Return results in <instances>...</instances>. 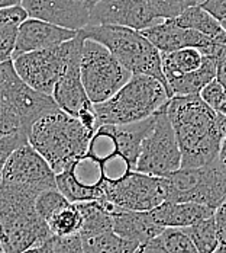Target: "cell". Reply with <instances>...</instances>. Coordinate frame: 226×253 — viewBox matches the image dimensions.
Listing matches in <instances>:
<instances>
[{"instance_id": "obj_1", "label": "cell", "mask_w": 226, "mask_h": 253, "mask_svg": "<svg viewBox=\"0 0 226 253\" xmlns=\"http://www.w3.org/2000/svg\"><path fill=\"white\" fill-rule=\"evenodd\" d=\"M181 152V169L206 166L219 157L226 118L200 95L173 96L165 105Z\"/></svg>"}, {"instance_id": "obj_2", "label": "cell", "mask_w": 226, "mask_h": 253, "mask_svg": "<svg viewBox=\"0 0 226 253\" xmlns=\"http://www.w3.org/2000/svg\"><path fill=\"white\" fill-rule=\"evenodd\" d=\"M96 132L61 109L38 120L28 134V143L39 153L55 175L70 170L83 159Z\"/></svg>"}, {"instance_id": "obj_3", "label": "cell", "mask_w": 226, "mask_h": 253, "mask_svg": "<svg viewBox=\"0 0 226 253\" xmlns=\"http://www.w3.org/2000/svg\"><path fill=\"white\" fill-rule=\"evenodd\" d=\"M35 197L0 185V242L6 253L39 248L51 231L35 210Z\"/></svg>"}, {"instance_id": "obj_4", "label": "cell", "mask_w": 226, "mask_h": 253, "mask_svg": "<svg viewBox=\"0 0 226 253\" xmlns=\"http://www.w3.org/2000/svg\"><path fill=\"white\" fill-rule=\"evenodd\" d=\"M167 87L150 76H132L109 101L95 105L99 128L128 126L154 117L170 101Z\"/></svg>"}, {"instance_id": "obj_5", "label": "cell", "mask_w": 226, "mask_h": 253, "mask_svg": "<svg viewBox=\"0 0 226 253\" xmlns=\"http://www.w3.org/2000/svg\"><path fill=\"white\" fill-rule=\"evenodd\" d=\"M81 34L104 45L132 76L154 77L167 87L161 52L139 31L124 26L89 25Z\"/></svg>"}, {"instance_id": "obj_6", "label": "cell", "mask_w": 226, "mask_h": 253, "mask_svg": "<svg viewBox=\"0 0 226 253\" xmlns=\"http://www.w3.org/2000/svg\"><path fill=\"white\" fill-rule=\"evenodd\" d=\"M162 182L168 203H194L213 210L226 203V168L219 157L201 168L178 169Z\"/></svg>"}, {"instance_id": "obj_7", "label": "cell", "mask_w": 226, "mask_h": 253, "mask_svg": "<svg viewBox=\"0 0 226 253\" xmlns=\"http://www.w3.org/2000/svg\"><path fill=\"white\" fill-rule=\"evenodd\" d=\"M84 40L86 38L80 31L74 40L67 41L61 45L28 52L15 58L13 66L19 77L29 87L44 95L52 96L57 83L65 73L71 58L83 50Z\"/></svg>"}, {"instance_id": "obj_8", "label": "cell", "mask_w": 226, "mask_h": 253, "mask_svg": "<svg viewBox=\"0 0 226 253\" xmlns=\"http://www.w3.org/2000/svg\"><path fill=\"white\" fill-rule=\"evenodd\" d=\"M132 75L112 55L104 45L93 40H84L81 57V82L93 105L115 96Z\"/></svg>"}, {"instance_id": "obj_9", "label": "cell", "mask_w": 226, "mask_h": 253, "mask_svg": "<svg viewBox=\"0 0 226 253\" xmlns=\"http://www.w3.org/2000/svg\"><path fill=\"white\" fill-rule=\"evenodd\" d=\"M178 169H181V152L164 106L155 114L154 128L142 143L136 172L155 177H167Z\"/></svg>"}, {"instance_id": "obj_10", "label": "cell", "mask_w": 226, "mask_h": 253, "mask_svg": "<svg viewBox=\"0 0 226 253\" xmlns=\"http://www.w3.org/2000/svg\"><path fill=\"white\" fill-rule=\"evenodd\" d=\"M103 201L125 211H152L165 203L162 177L129 172L125 176L104 183Z\"/></svg>"}, {"instance_id": "obj_11", "label": "cell", "mask_w": 226, "mask_h": 253, "mask_svg": "<svg viewBox=\"0 0 226 253\" xmlns=\"http://www.w3.org/2000/svg\"><path fill=\"white\" fill-rule=\"evenodd\" d=\"M0 183L38 198L44 191L57 188V175L47 160L28 143L9 157Z\"/></svg>"}, {"instance_id": "obj_12", "label": "cell", "mask_w": 226, "mask_h": 253, "mask_svg": "<svg viewBox=\"0 0 226 253\" xmlns=\"http://www.w3.org/2000/svg\"><path fill=\"white\" fill-rule=\"evenodd\" d=\"M141 34L161 54L194 48L203 55L215 57L216 52L226 45V34L218 38H210L197 31L176 25L173 21H162L141 31Z\"/></svg>"}, {"instance_id": "obj_13", "label": "cell", "mask_w": 226, "mask_h": 253, "mask_svg": "<svg viewBox=\"0 0 226 253\" xmlns=\"http://www.w3.org/2000/svg\"><path fill=\"white\" fill-rule=\"evenodd\" d=\"M160 24L147 0H101L90 10V25H113L144 31Z\"/></svg>"}, {"instance_id": "obj_14", "label": "cell", "mask_w": 226, "mask_h": 253, "mask_svg": "<svg viewBox=\"0 0 226 253\" xmlns=\"http://www.w3.org/2000/svg\"><path fill=\"white\" fill-rule=\"evenodd\" d=\"M28 16L70 31L90 25V9L81 0H22Z\"/></svg>"}, {"instance_id": "obj_15", "label": "cell", "mask_w": 226, "mask_h": 253, "mask_svg": "<svg viewBox=\"0 0 226 253\" xmlns=\"http://www.w3.org/2000/svg\"><path fill=\"white\" fill-rule=\"evenodd\" d=\"M81 57L83 50L71 58L65 73L57 83L52 93V99L58 108L74 118H80L84 112L93 109L95 106L89 99L81 82Z\"/></svg>"}, {"instance_id": "obj_16", "label": "cell", "mask_w": 226, "mask_h": 253, "mask_svg": "<svg viewBox=\"0 0 226 253\" xmlns=\"http://www.w3.org/2000/svg\"><path fill=\"white\" fill-rule=\"evenodd\" d=\"M80 32L70 31L65 28L51 25L47 22L28 18L22 25L19 26L16 45L13 51V60L33 51L47 50L57 45H61L67 41L74 40Z\"/></svg>"}, {"instance_id": "obj_17", "label": "cell", "mask_w": 226, "mask_h": 253, "mask_svg": "<svg viewBox=\"0 0 226 253\" xmlns=\"http://www.w3.org/2000/svg\"><path fill=\"white\" fill-rule=\"evenodd\" d=\"M155 124V115L148 120L128 126H106L113 141L118 156L125 160L130 172L136 170V165L142 150V143L148 137Z\"/></svg>"}, {"instance_id": "obj_18", "label": "cell", "mask_w": 226, "mask_h": 253, "mask_svg": "<svg viewBox=\"0 0 226 253\" xmlns=\"http://www.w3.org/2000/svg\"><path fill=\"white\" fill-rule=\"evenodd\" d=\"M112 224L118 236L138 245H145L160 237L165 230L155 223L151 211L116 210L112 214Z\"/></svg>"}, {"instance_id": "obj_19", "label": "cell", "mask_w": 226, "mask_h": 253, "mask_svg": "<svg viewBox=\"0 0 226 253\" xmlns=\"http://www.w3.org/2000/svg\"><path fill=\"white\" fill-rule=\"evenodd\" d=\"M216 210L194 203L165 201L151 211L155 223L162 228H187L215 217Z\"/></svg>"}, {"instance_id": "obj_20", "label": "cell", "mask_w": 226, "mask_h": 253, "mask_svg": "<svg viewBox=\"0 0 226 253\" xmlns=\"http://www.w3.org/2000/svg\"><path fill=\"white\" fill-rule=\"evenodd\" d=\"M216 79V60L215 57L204 55L203 64L199 70L167 79V87L170 98L200 95V92Z\"/></svg>"}, {"instance_id": "obj_21", "label": "cell", "mask_w": 226, "mask_h": 253, "mask_svg": "<svg viewBox=\"0 0 226 253\" xmlns=\"http://www.w3.org/2000/svg\"><path fill=\"white\" fill-rule=\"evenodd\" d=\"M78 208L83 217V226L80 230L81 237H92L100 233L113 230L112 214L118 210L112 204L103 200L78 203Z\"/></svg>"}, {"instance_id": "obj_22", "label": "cell", "mask_w": 226, "mask_h": 253, "mask_svg": "<svg viewBox=\"0 0 226 253\" xmlns=\"http://www.w3.org/2000/svg\"><path fill=\"white\" fill-rule=\"evenodd\" d=\"M28 18L29 16L22 6L0 9V63L13 60L19 26Z\"/></svg>"}, {"instance_id": "obj_23", "label": "cell", "mask_w": 226, "mask_h": 253, "mask_svg": "<svg viewBox=\"0 0 226 253\" xmlns=\"http://www.w3.org/2000/svg\"><path fill=\"white\" fill-rule=\"evenodd\" d=\"M203 58L204 55L200 51L194 50V48H186V50L161 54L162 72H164L165 82L170 77L181 76V75H187V73L199 70L203 64Z\"/></svg>"}, {"instance_id": "obj_24", "label": "cell", "mask_w": 226, "mask_h": 253, "mask_svg": "<svg viewBox=\"0 0 226 253\" xmlns=\"http://www.w3.org/2000/svg\"><path fill=\"white\" fill-rule=\"evenodd\" d=\"M176 25L197 31L206 37L218 38L225 34L219 21L207 13L201 6H189L178 18L171 19Z\"/></svg>"}, {"instance_id": "obj_25", "label": "cell", "mask_w": 226, "mask_h": 253, "mask_svg": "<svg viewBox=\"0 0 226 253\" xmlns=\"http://www.w3.org/2000/svg\"><path fill=\"white\" fill-rule=\"evenodd\" d=\"M81 240L84 253H136L141 246L118 236L113 230L92 237H81Z\"/></svg>"}, {"instance_id": "obj_26", "label": "cell", "mask_w": 226, "mask_h": 253, "mask_svg": "<svg viewBox=\"0 0 226 253\" xmlns=\"http://www.w3.org/2000/svg\"><path fill=\"white\" fill-rule=\"evenodd\" d=\"M180 230H183L187 234V237L193 242L199 253H215L221 246L215 217L207 218L192 227L180 228Z\"/></svg>"}, {"instance_id": "obj_27", "label": "cell", "mask_w": 226, "mask_h": 253, "mask_svg": "<svg viewBox=\"0 0 226 253\" xmlns=\"http://www.w3.org/2000/svg\"><path fill=\"white\" fill-rule=\"evenodd\" d=\"M83 217L77 204H68L48 220V228L52 236H71L80 234Z\"/></svg>"}, {"instance_id": "obj_28", "label": "cell", "mask_w": 226, "mask_h": 253, "mask_svg": "<svg viewBox=\"0 0 226 253\" xmlns=\"http://www.w3.org/2000/svg\"><path fill=\"white\" fill-rule=\"evenodd\" d=\"M68 204L71 203L55 188V189L44 191L42 194L38 195V198L35 200V210L38 215L48 224L51 217L60 210H63L64 207H67Z\"/></svg>"}, {"instance_id": "obj_29", "label": "cell", "mask_w": 226, "mask_h": 253, "mask_svg": "<svg viewBox=\"0 0 226 253\" xmlns=\"http://www.w3.org/2000/svg\"><path fill=\"white\" fill-rule=\"evenodd\" d=\"M41 248L45 253H84L80 234L51 236L41 245Z\"/></svg>"}, {"instance_id": "obj_30", "label": "cell", "mask_w": 226, "mask_h": 253, "mask_svg": "<svg viewBox=\"0 0 226 253\" xmlns=\"http://www.w3.org/2000/svg\"><path fill=\"white\" fill-rule=\"evenodd\" d=\"M21 83L22 79L13 66V60L0 63V105H6L10 101L13 92Z\"/></svg>"}, {"instance_id": "obj_31", "label": "cell", "mask_w": 226, "mask_h": 253, "mask_svg": "<svg viewBox=\"0 0 226 253\" xmlns=\"http://www.w3.org/2000/svg\"><path fill=\"white\" fill-rule=\"evenodd\" d=\"M151 13L160 22L178 18L189 6L184 0H147Z\"/></svg>"}, {"instance_id": "obj_32", "label": "cell", "mask_w": 226, "mask_h": 253, "mask_svg": "<svg viewBox=\"0 0 226 253\" xmlns=\"http://www.w3.org/2000/svg\"><path fill=\"white\" fill-rule=\"evenodd\" d=\"M160 237L170 253H199L193 242L180 228H165Z\"/></svg>"}, {"instance_id": "obj_33", "label": "cell", "mask_w": 226, "mask_h": 253, "mask_svg": "<svg viewBox=\"0 0 226 253\" xmlns=\"http://www.w3.org/2000/svg\"><path fill=\"white\" fill-rule=\"evenodd\" d=\"M200 98L206 105H209L213 111L222 112L226 105V87L222 86L216 79L210 82L200 92Z\"/></svg>"}, {"instance_id": "obj_34", "label": "cell", "mask_w": 226, "mask_h": 253, "mask_svg": "<svg viewBox=\"0 0 226 253\" xmlns=\"http://www.w3.org/2000/svg\"><path fill=\"white\" fill-rule=\"evenodd\" d=\"M25 144H28V135L26 134H15V135L0 138V177H1L3 168L7 163L9 157L19 147H22Z\"/></svg>"}, {"instance_id": "obj_35", "label": "cell", "mask_w": 226, "mask_h": 253, "mask_svg": "<svg viewBox=\"0 0 226 253\" xmlns=\"http://www.w3.org/2000/svg\"><path fill=\"white\" fill-rule=\"evenodd\" d=\"M201 7L219 22L226 19V0H206Z\"/></svg>"}, {"instance_id": "obj_36", "label": "cell", "mask_w": 226, "mask_h": 253, "mask_svg": "<svg viewBox=\"0 0 226 253\" xmlns=\"http://www.w3.org/2000/svg\"><path fill=\"white\" fill-rule=\"evenodd\" d=\"M215 220H216V227H218L221 246H226V203L216 210Z\"/></svg>"}, {"instance_id": "obj_37", "label": "cell", "mask_w": 226, "mask_h": 253, "mask_svg": "<svg viewBox=\"0 0 226 253\" xmlns=\"http://www.w3.org/2000/svg\"><path fill=\"white\" fill-rule=\"evenodd\" d=\"M216 80L226 87V45L216 52Z\"/></svg>"}, {"instance_id": "obj_38", "label": "cell", "mask_w": 226, "mask_h": 253, "mask_svg": "<svg viewBox=\"0 0 226 253\" xmlns=\"http://www.w3.org/2000/svg\"><path fill=\"white\" fill-rule=\"evenodd\" d=\"M136 253H170L167 251V248L164 246L161 237H157L154 240H151L145 245H141Z\"/></svg>"}, {"instance_id": "obj_39", "label": "cell", "mask_w": 226, "mask_h": 253, "mask_svg": "<svg viewBox=\"0 0 226 253\" xmlns=\"http://www.w3.org/2000/svg\"><path fill=\"white\" fill-rule=\"evenodd\" d=\"M219 160L221 163L226 168V126H225V132H224V140H222V144H221V150H219Z\"/></svg>"}, {"instance_id": "obj_40", "label": "cell", "mask_w": 226, "mask_h": 253, "mask_svg": "<svg viewBox=\"0 0 226 253\" xmlns=\"http://www.w3.org/2000/svg\"><path fill=\"white\" fill-rule=\"evenodd\" d=\"M22 0H0V9L6 7H13V6H21Z\"/></svg>"}, {"instance_id": "obj_41", "label": "cell", "mask_w": 226, "mask_h": 253, "mask_svg": "<svg viewBox=\"0 0 226 253\" xmlns=\"http://www.w3.org/2000/svg\"><path fill=\"white\" fill-rule=\"evenodd\" d=\"M81 1H83V3H84V4H86L89 9H90V10H92V9H93V7H95V6H96L99 1H101V0H81Z\"/></svg>"}, {"instance_id": "obj_42", "label": "cell", "mask_w": 226, "mask_h": 253, "mask_svg": "<svg viewBox=\"0 0 226 253\" xmlns=\"http://www.w3.org/2000/svg\"><path fill=\"white\" fill-rule=\"evenodd\" d=\"M187 6H201L206 0H184Z\"/></svg>"}, {"instance_id": "obj_43", "label": "cell", "mask_w": 226, "mask_h": 253, "mask_svg": "<svg viewBox=\"0 0 226 253\" xmlns=\"http://www.w3.org/2000/svg\"><path fill=\"white\" fill-rule=\"evenodd\" d=\"M24 253H45L44 252V249L39 246V248H33V249H29V251H26V252Z\"/></svg>"}, {"instance_id": "obj_44", "label": "cell", "mask_w": 226, "mask_h": 253, "mask_svg": "<svg viewBox=\"0 0 226 253\" xmlns=\"http://www.w3.org/2000/svg\"><path fill=\"white\" fill-rule=\"evenodd\" d=\"M215 253H226V246H219Z\"/></svg>"}, {"instance_id": "obj_45", "label": "cell", "mask_w": 226, "mask_h": 253, "mask_svg": "<svg viewBox=\"0 0 226 253\" xmlns=\"http://www.w3.org/2000/svg\"><path fill=\"white\" fill-rule=\"evenodd\" d=\"M221 25H222V28H224V31H225V34H226V19L224 21V22H221Z\"/></svg>"}, {"instance_id": "obj_46", "label": "cell", "mask_w": 226, "mask_h": 253, "mask_svg": "<svg viewBox=\"0 0 226 253\" xmlns=\"http://www.w3.org/2000/svg\"><path fill=\"white\" fill-rule=\"evenodd\" d=\"M0 253H6L4 248H3V245H1V242H0Z\"/></svg>"}]
</instances>
